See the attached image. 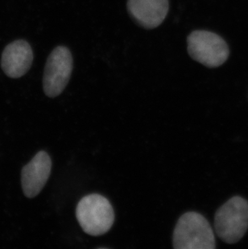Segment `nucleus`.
I'll return each mask as SVG.
<instances>
[{
	"mask_svg": "<svg viewBox=\"0 0 248 249\" xmlns=\"http://www.w3.org/2000/svg\"><path fill=\"white\" fill-rule=\"evenodd\" d=\"M33 52L26 40H15L5 47L1 58V66L9 78H19L31 68Z\"/></svg>",
	"mask_w": 248,
	"mask_h": 249,
	"instance_id": "8",
	"label": "nucleus"
},
{
	"mask_svg": "<svg viewBox=\"0 0 248 249\" xmlns=\"http://www.w3.org/2000/svg\"><path fill=\"white\" fill-rule=\"evenodd\" d=\"M175 249H215L213 229L206 218L197 212H187L178 219L173 236Z\"/></svg>",
	"mask_w": 248,
	"mask_h": 249,
	"instance_id": "1",
	"label": "nucleus"
},
{
	"mask_svg": "<svg viewBox=\"0 0 248 249\" xmlns=\"http://www.w3.org/2000/svg\"><path fill=\"white\" fill-rule=\"evenodd\" d=\"M169 0H128L127 10L131 18L147 29L157 28L169 12Z\"/></svg>",
	"mask_w": 248,
	"mask_h": 249,
	"instance_id": "7",
	"label": "nucleus"
},
{
	"mask_svg": "<svg viewBox=\"0 0 248 249\" xmlns=\"http://www.w3.org/2000/svg\"><path fill=\"white\" fill-rule=\"evenodd\" d=\"M73 57L68 48H55L48 57L43 78L45 94L55 98L62 93L73 71Z\"/></svg>",
	"mask_w": 248,
	"mask_h": 249,
	"instance_id": "5",
	"label": "nucleus"
},
{
	"mask_svg": "<svg viewBox=\"0 0 248 249\" xmlns=\"http://www.w3.org/2000/svg\"><path fill=\"white\" fill-rule=\"evenodd\" d=\"M188 53L195 61L209 68L222 66L229 57V47L223 38L209 31H195L187 38Z\"/></svg>",
	"mask_w": 248,
	"mask_h": 249,
	"instance_id": "4",
	"label": "nucleus"
},
{
	"mask_svg": "<svg viewBox=\"0 0 248 249\" xmlns=\"http://www.w3.org/2000/svg\"><path fill=\"white\" fill-rule=\"evenodd\" d=\"M76 217L82 230L93 236L104 235L115 222V212L109 200L98 194L87 195L80 200Z\"/></svg>",
	"mask_w": 248,
	"mask_h": 249,
	"instance_id": "2",
	"label": "nucleus"
},
{
	"mask_svg": "<svg viewBox=\"0 0 248 249\" xmlns=\"http://www.w3.org/2000/svg\"><path fill=\"white\" fill-rule=\"evenodd\" d=\"M52 160L45 151H40L21 172L22 189L29 198L37 196L45 187L51 174Z\"/></svg>",
	"mask_w": 248,
	"mask_h": 249,
	"instance_id": "6",
	"label": "nucleus"
},
{
	"mask_svg": "<svg viewBox=\"0 0 248 249\" xmlns=\"http://www.w3.org/2000/svg\"><path fill=\"white\" fill-rule=\"evenodd\" d=\"M214 226L218 237L227 244L241 240L248 229V202L233 197L217 211Z\"/></svg>",
	"mask_w": 248,
	"mask_h": 249,
	"instance_id": "3",
	"label": "nucleus"
}]
</instances>
